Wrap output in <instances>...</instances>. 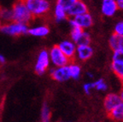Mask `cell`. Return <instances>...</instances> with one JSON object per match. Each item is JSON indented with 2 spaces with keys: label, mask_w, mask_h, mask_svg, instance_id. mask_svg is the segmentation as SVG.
Listing matches in <instances>:
<instances>
[{
  "label": "cell",
  "mask_w": 123,
  "mask_h": 122,
  "mask_svg": "<svg viewBox=\"0 0 123 122\" xmlns=\"http://www.w3.org/2000/svg\"><path fill=\"white\" fill-rule=\"evenodd\" d=\"M114 33L118 35H123V21H118L114 28Z\"/></svg>",
  "instance_id": "cell-26"
},
{
  "label": "cell",
  "mask_w": 123,
  "mask_h": 122,
  "mask_svg": "<svg viewBox=\"0 0 123 122\" xmlns=\"http://www.w3.org/2000/svg\"><path fill=\"white\" fill-rule=\"evenodd\" d=\"M59 48L66 55V56L69 58L70 61H73L75 58V53H76L77 44L74 42L73 40H63L57 44Z\"/></svg>",
  "instance_id": "cell-8"
},
{
  "label": "cell",
  "mask_w": 123,
  "mask_h": 122,
  "mask_svg": "<svg viewBox=\"0 0 123 122\" xmlns=\"http://www.w3.org/2000/svg\"><path fill=\"white\" fill-rule=\"evenodd\" d=\"M84 29H82L80 27H76V26H73L71 27V32H70V38L71 40H73L74 42L76 44L78 42V40L81 37V35L84 32Z\"/></svg>",
  "instance_id": "cell-20"
},
{
  "label": "cell",
  "mask_w": 123,
  "mask_h": 122,
  "mask_svg": "<svg viewBox=\"0 0 123 122\" xmlns=\"http://www.w3.org/2000/svg\"><path fill=\"white\" fill-rule=\"evenodd\" d=\"M33 17L43 16L48 13L50 4L48 0H23Z\"/></svg>",
  "instance_id": "cell-3"
},
{
  "label": "cell",
  "mask_w": 123,
  "mask_h": 122,
  "mask_svg": "<svg viewBox=\"0 0 123 122\" xmlns=\"http://www.w3.org/2000/svg\"><path fill=\"white\" fill-rule=\"evenodd\" d=\"M115 2L117 4L118 9L119 10H123V0H115Z\"/></svg>",
  "instance_id": "cell-28"
},
{
  "label": "cell",
  "mask_w": 123,
  "mask_h": 122,
  "mask_svg": "<svg viewBox=\"0 0 123 122\" xmlns=\"http://www.w3.org/2000/svg\"><path fill=\"white\" fill-rule=\"evenodd\" d=\"M4 62H5V57H4L2 54H0V63H1V64H4Z\"/></svg>",
  "instance_id": "cell-29"
},
{
  "label": "cell",
  "mask_w": 123,
  "mask_h": 122,
  "mask_svg": "<svg viewBox=\"0 0 123 122\" xmlns=\"http://www.w3.org/2000/svg\"><path fill=\"white\" fill-rule=\"evenodd\" d=\"M2 24H3L2 21H1V20H0V27H1V26H2Z\"/></svg>",
  "instance_id": "cell-32"
},
{
  "label": "cell",
  "mask_w": 123,
  "mask_h": 122,
  "mask_svg": "<svg viewBox=\"0 0 123 122\" xmlns=\"http://www.w3.org/2000/svg\"><path fill=\"white\" fill-rule=\"evenodd\" d=\"M120 97H121V102L123 103V87H122V89H121V92H120Z\"/></svg>",
  "instance_id": "cell-31"
},
{
  "label": "cell",
  "mask_w": 123,
  "mask_h": 122,
  "mask_svg": "<svg viewBox=\"0 0 123 122\" xmlns=\"http://www.w3.org/2000/svg\"><path fill=\"white\" fill-rule=\"evenodd\" d=\"M69 24L71 27L73 26H76V27H80L82 29H87L91 27L93 24V19L91 14L88 12L81 15H77L74 17H71L69 20Z\"/></svg>",
  "instance_id": "cell-6"
},
{
  "label": "cell",
  "mask_w": 123,
  "mask_h": 122,
  "mask_svg": "<svg viewBox=\"0 0 123 122\" xmlns=\"http://www.w3.org/2000/svg\"><path fill=\"white\" fill-rule=\"evenodd\" d=\"M109 44L113 51L115 50H123V35H118L113 33L110 37Z\"/></svg>",
  "instance_id": "cell-14"
},
{
  "label": "cell",
  "mask_w": 123,
  "mask_h": 122,
  "mask_svg": "<svg viewBox=\"0 0 123 122\" xmlns=\"http://www.w3.org/2000/svg\"><path fill=\"white\" fill-rule=\"evenodd\" d=\"M93 89H94V83L93 82H88L83 85V90L86 94H90Z\"/></svg>",
  "instance_id": "cell-27"
},
{
  "label": "cell",
  "mask_w": 123,
  "mask_h": 122,
  "mask_svg": "<svg viewBox=\"0 0 123 122\" xmlns=\"http://www.w3.org/2000/svg\"><path fill=\"white\" fill-rule=\"evenodd\" d=\"M69 73H70V77L73 79H79L81 75V67L79 64L75 63L74 61H70L68 63Z\"/></svg>",
  "instance_id": "cell-17"
},
{
  "label": "cell",
  "mask_w": 123,
  "mask_h": 122,
  "mask_svg": "<svg viewBox=\"0 0 123 122\" xmlns=\"http://www.w3.org/2000/svg\"><path fill=\"white\" fill-rule=\"evenodd\" d=\"M0 20L2 23H8L13 21L12 10L7 8H0Z\"/></svg>",
  "instance_id": "cell-18"
},
{
  "label": "cell",
  "mask_w": 123,
  "mask_h": 122,
  "mask_svg": "<svg viewBox=\"0 0 123 122\" xmlns=\"http://www.w3.org/2000/svg\"><path fill=\"white\" fill-rule=\"evenodd\" d=\"M102 1H105V0H102Z\"/></svg>",
  "instance_id": "cell-33"
},
{
  "label": "cell",
  "mask_w": 123,
  "mask_h": 122,
  "mask_svg": "<svg viewBox=\"0 0 123 122\" xmlns=\"http://www.w3.org/2000/svg\"><path fill=\"white\" fill-rule=\"evenodd\" d=\"M68 16L69 17H74L77 15H81V14L88 12L86 4L83 2L82 0H77L74 4H72L70 7L67 10Z\"/></svg>",
  "instance_id": "cell-10"
},
{
  "label": "cell",
  "mask_w": 123,
  "mask_h": 122,
  "mask_svg": "<svg viewBox=\"0 0 123 122\" xmlns=\"http://www.w3.org/2000/svg\"><path fill=\"white\" fill-rule=\"evenodd\" d=\"M50 77L57 82H65L69 79H71L68 64L65 66H61V67H52L50 70Z\"/></svg>",
  "instance_id": "cell-7"
},
{
  "label": "cell",
  "mask_w": 123,
  "mask_h": 122,
  "mask_svg": "<svg viewBox=\"0 0 123 122\" xmlns=\"http://www.w3.org/2000/svg\"><path fill=\"white\" fill-rule=\"evenodd\" d=\"M109 117L111 120H115V121H123V103L121 102V103L114 108L110 112L108 113Z\"/></svg>",
  "instance_id": "cell-15"
},
{
  "label": "cell",
  "mask_w": 123,
  "mask_h": 122,
  "mask_svg": "<svg viewBox=\"0 0 123 122\" xmlns=\"http://www.w3.org/2000/svg\"><path fill=\"white\" fill-rule=\"evenodd\" d=\"M121 103V97H120V95L115 93H110L108 94L105 97V98H104V109H105L106 112L109 113Z\"/></svg>",
  "instance_id": "cell-12"
},
{
  "label": "cell",
  "mask_w": 123,
  "mask_h": 122,
  "mask_svg": "<svg viewBox=\"0 0 123 122\" xmlns=\"http://www.w3.org/2000/svg\"><path fill=\"white\" fill-rule=\"evenodd\" d=\"M68 17V11L65 8L61 6L60 4H57L55 6L54 9V18L56 22H61L64 21Z\"/></svg>",
  "instance_id": "cell-16"
},
{
  "label": "cell",
  "mask_w": 123,
  "mask_h": 122,
  "mask_svg": "<svg viewBox=\"0 0 123 122\" xmlns=\"http://www.w3.org/2000/svg\"><path fill=\"white\" fill-rule=\"evenodd\" d=\"M40 119L43 122H48L51 119V111L48 105L44 103L41 109L40 113Z\"/></svg>",
  "instance_id": "cell-21"
},
{
  "label": "cell",
  "mask_w": 123,
  "mask_h": 122,
  "mask_svg": "<svg viewBox=\"0 0 123 122\" xmlns=\"http://www.w3.org/2000/svg\"><path fill=\"white\" fill-rule=\"evenodd\" d=\"M112 61L123 63V50H115V51H113Z\"/></svg>",
  "instance_id": "cell-24"
},
{
  "label": "cell",
  "mask_w": 123,
  "mask_h": 122,
  "mask_svg": "<svg viewBox=\"0 0 123 122\" xmlns=\"http://www.w3.org/2000/svg\"><path fill=\"white\" fill-rule=\"evenodd\" d=\"M50 33V28L45 25H39L28 29V34L38 38H44Z\"/></svg>",
  "instance_id": "cell-13"
},
{
  "label": "cell",
  "mask_w": 123,
  "mask_h": 122,
  "mask_svg": "<svg viewBox=\"0 0 123 122\" xmlns=\"http://www.w3.org/2000/svg\"><path fill=\"white\" fill-rule=\"evenodd\" d=\"M50 55V64H52L54 67H61V66H65L70 62V60L66 55L62 51V50L58 45H55L51 48L49 51Z\"/></svg>",
  "instance_id": "cell-4"
},
{
  "label": "cell",
  "mask_w": 123,
  "mask_h": 122,
  "mask_svg": "<svg viewBox=\"0 0 123 122\" xmlns=\"http://www.w3.org/2000/svg\"><path fill=\"white\" fill-rule=\"evenodd\" d=\"M111 69L114 72L116 77L119 79L123 84V63L112 61L111 63Z\"/></svg>",
  "instance_id": "cell-19"
},
{
  "label": "cell",
  "mask_w": 123,
  "mask_h": 122,
  "mask_svg": "<svg viewBox=\"0 0 123 122\" xmlns=\"http://www.w3.org/2000/svg\"><path fill=\"white\" fill-rule=\"evenodd\" d=\"M50 65V55H49V51L46 50H41L38 53V57L36 60V63L34 66V71L37 74L42 75L44 74L46 71L48 70Z\"/></svg>",
  "instance_id": "cell-5"
},
{
  "label": "cell",
  "mask_w": 123,
  "mask_h": 122,
  "mask_svg": "<svg viewBox=\"0 0 123 122\" xmlns=\"http://www.w3.org/2000/svg\"><path fill=\"white\" fill-rule=\"evenodd\" d=\"M93 55V49L90 44H77L75 56L80 61H87Z\"/></svg>",
  "instance_id": "cell-9"
},
{
  "label": "cell",
  "mask_w": 123,
  "mask_h": 122,
  "mask_svg": "<svg viewBox=\"0 0 123 122\" xmlns=\"http://www.w3.org/2000/svg\"><path fill=\"white\" fill-rule=\"evenodd\" d=\"M77 0H56V4H60L63 8H65L66 10H68L72 4H74Z\"/></svg>",
  "instance_id": "cell-25"
},
{
  "label": "cell",
  "mask_w": 123,
  "mask_h": 122,
  "mask_svg": "<svg viewBox=\"0 0 123 122\" xmlns=\"http://www.w3.org/2000/svg\"><path fill=\"white\" fill-rule=\"evenodd\" d=\"M118 9L117 4L115 0H105L103 1L102 5H101V12L104 15L107 17H111L115 15Z\"/></svg>",
  "instance_id": "cell-11"
},
{
  "label": "cell",
  "mask_w": 123,
  "mask_h": 122,
  "mask_svg": "<svg viewBox=\"0 0 123 122\" xmlns=\"http://www.w3.org/2000/svg\"><path fill=\"white\" fill-rule=\"evenodd\" d=\"M13 13V21L28 24L33 20V15H32L23 0H17L12 7Z\"/></svg>",
  "instance_id": "cell-1"
},
{
  "label": "cell",
  "mask_w": 123,
  "mask_h": 122,
  "mask_svg": "<svg viewBox=\"0 0 123 122\" xmlns=\"http://www.w3.org/2000/svg\"><path fill=\"white\" fill-rule=\"evenodd\" d=\"M28 24L18 21H12L8 23H3L0 31L4 34L10 35L12 37H18L28 33Z\"/></svg>",
  "instance_id": "cell-2"
},
{
  "label": "cell",
  "mask_w": 123,
  "mask_h": 122,
  "mask_svg": "<svg viewBox=\"0 0 123 122\" xmlns=\"http://www.w3.org/2000/svg\"><path fill=\"white\" fill-rule=\"evenodd\" d=\"M93 83H94V89H96L97 91H99V92L107 91L108 85L105 81H104V79H99L94 81Z\"/></svg>",
  "instance_id": "cell-22"
},
{
  "label": "cell",
  "mask_w": 123,
  "mask_h": 122,
  "mask_svg": "<svg viewBox=\"0 0 123 122\" xmlns=\"http://www.w3.org/2000/svg\"><path fill=\"white\" fill-rule=\"evenodd\" d=\"M86 75H87V76H88L90 79H92L93 77H94V74H93L92 73H91V72H87V73H86Z\"/></svg>",
  "instance_id": "cell-30"
},
{
  "label": "cell",
  "mask_w": 123,
  "mask_h": 122,
  "mask_svg": "<svg viewBox=\"0 0 123 122\" xmlns=\"http://www.w3.org/2000/svg\"><path fill=\"white\" fill-rule=\"evenodd\" d=\"M90 43H91L90 34H89L88 32H86V31H84L83 34L81 35V37L78 40V42L76 43V44H90Z\"/></svg>",
  "instance_id": "cell-23"
}]
</instances>
